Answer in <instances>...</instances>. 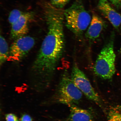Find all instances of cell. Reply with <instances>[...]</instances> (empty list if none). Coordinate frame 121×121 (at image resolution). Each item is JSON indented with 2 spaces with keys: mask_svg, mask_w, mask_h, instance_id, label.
<instances>
[{
  "mask_svg": "<svg viewBox=\"0 0 121 121\" xmlns=\"http://www.w3.org/2000/svg\"><path fill=\"white\" fill-rule=\"evenodd\" d=\"M48 31L31 66V85L43 91L50 85L65 48L64 10L51 4L44 6Z\"/></svg>",
  "mask_w": 121,
  "mask_h": 121,
  "instance_id": "obj_1",
  "label": "cell"
},
{
  "mask_svg": "<svg viewBox=\"0 0 121 121\" xmlns=\"http://www.w3.org/2000/svg\"><path fill=\"white\" fill-rule=\"evenodd\" d=\"M65 26L74 35L81 37L88 27L91 18L82 0H76L64 10Z\"/></svg>",
  "mask_w": 121,
  "mask_h": 121,
  "instance_id": "obj_2",
  "label": "cell"
},
{
  "mask_svg": "<svg viewBox=\"0 0 121 121\" xmlns=\"http://www.w3.org/2000/svg\"><path fill=\"white\" fill-rule=\"evenodd\" d=\"M114 34L104 45L98 54L94 67L95 73L104 80L112 78L116 72L115 62L116 55L114 50Z\"/></svg>",
  "mask_w": 121,
  "mask_h": 121,
  "instance_id": "obj_3",
  "label": "cell"
},
{
  "mask_svg": "<svg viewBox=\"0 0 121 121\" xmlns=\"http://www.w3.org/2000/svg\"><path fill=\"white\" fill-rule=\"evenodd\" d=\"M83 94L76 86L67 72L63 74L54 95V101L69 106L78 104Z\"/></svg>",
  "mask_w": 121,
  "mask_h": 121,
  "instance_id": "obj_4",
  "label": "cell"
},
{
  "mask_svg": "<svg viewBox=\"0 0 121 121\" xmlns=\"http://www.w3.org/2000/svg\"><path fill=\"white\" fill-rule=\"evenodd\" d=\"M72 72L71 78L76 86L88 99L101 107L102 103L100 97L84 73L76 64L73 65Z\"/></svg>",
  "mask_w": 121,
  "mask_h": 121,
  "instance_id": "obj_5",
  "label": "cell"
},
{
  "mask_svg": "<svg viewBox=\"0 0 121 121\" xmlns=\"http://www.w3.org/2000/svg\"><path fill=\"white\" fill-rule=\"evenodd\" d=\"M35 43L34 38L29 36L25 35L15 39L10 48L8 59L16 62H20L26 56Z\"/></svg>",
  "mask_w": 121,
  "mask_h": 121,
  "instance_id": "obj_6",
  "label": "cell"
},
{
  "mask_svg": "<svg viewBox=\"0 0 121 121\" xmlns=\"http://www.w3.org/2000/svg\"><path fill=\"white\" fill-rule=\"evenodd\" d=\"M34 12H24L14 23L11 25V37L15 40L18 38L26 35L29 31L28 24L34 19Z\"/></svg>",
  "mask_w": 121,
  "mask_h": 121,
  "instance_id": "obj_7",
  "label": "cell"
},
{
  "mask_svg": "<svg viewBox=\"0 0 121 121\" xmlns=\"http://www.w3.org/2000/svg\"><path fill=\"white\" fill-rule=\"evenodd\" d=\"M97 9L114 28L118 30L121 26V14L111 6L108 0H99Z\"/></svg>",
  "mask_w": 121,
  "mask_h": 121,
  "instance_id": "obj_8",
  "label": "cell"
},
{
  "mask_svg": "<svg viewBox=\"0 0 121 121\" xmlns=\"http://www.w3.org/2000/svg\"><path fill=\"white\" fill-rule=\"evenodd\" d=\"M106 23L102 18L93 13L91 21L85 34L86 38L90 41H94L98 38L106 27Z\"/></svg>",
  "mask_w": 121,
  "mask_h": 121,
  "instance_id": "obj_9",
  "label": "cell"
},
{
  "mask_svg": "<svg viewBox=\"0 0 121 121\" xmlns=\"http://www.w3.org/2000/svg\"><path fill=\"white\" fill-rule=\"evenodd\" d=\"M68 106L70 113L66 121H93L94 120V115L91 110L80 108L75 105Z\"/></svg>",
  "mask_w": 121,
  "mask_h": 121,
  "instance_id": "obj_10",
  "label": "cell"
},
{
  "mask_svg": "<svg viewBox=\"0 0 121 121\" xmlns=\"http://www.w3.org/2000/svg\"><path fill=\"white\" fill-rule=\"evenodd\" d=\"M0 64L2 65L8 59L9 49L6 41L3 36L0 37Z\"/></svg>",
  "mask_w": 121,
  "mask_h": 121,
  "instance_id": "obj_11",
  "label": "cell"
},
{
  "mask_svg": "<svg viewBox=\"0 0 121 121\" xmlns=\"http://www.w3.org/2000/svg\"><path fill=\"white\" fill-rule=\"evenodd\" d=\"M107 121H121V105L110 108L107 114Z\"/></svg>",
  "mask_w": 121,
  "mask_h": 121,
  "instance_id": "obj_12",
  "label": "cell"
},
{
  "mask_svg": "<svg viewBox=\"0 0 121 121\" xmlns=\"http://www.w3.org/2000/svg\"><path fill=\"white\" fill-rule=\"evenodd\" d=\"M24 13V12L17 9L12 10L10 12L8 17L9 22L10 25H12Z\"/></svg>",
  "mask_w": 121,
  "mask_h": 121,
  "instance_id": "obj_13",
  "label": "cell"
},
{
  "mask_svg": "<svg viewBox=\"0 0 121 121\" xmlns=\"http://www.w3.org/2000/svg\"><path fill=\"white\" fill-rule=\"evenodd\" d=\"M70 0H50L51 4L57 8L62 9Z\"/></svg>",
  "mask_w": 121,
  "mask_h": 121,
  "instance_id": "obj_14",
  "label": "cell"
},
{
  "mask_svg": "<svg viewBox=\"0 0 121 121\" xmlns=\"http://www.w3.org/2000/svg\"><path fill=\"white\" fill-rule=\"evenodd\" d=\"M6 121H20L16 115L13 113H8L5 115Z\"/></svg>",
  "mask_w": 121,
  "mask_h": 121,
  "instance_id": "obj_15",
  "label": "cell"
},
{
  "mask_svg": "<svg viewBox=\"0 0 121 121\" xmlns=\"http://www.w3.org/2000/svg\"><path fill=\"white\" fill-rule=\"evenodd\" d=\"M109 2L116 9H118L121 8V0H108Z\"/></svg>",
  "mask_w": 121,
  "mask_h": 121,
  "instance_id": "obj_16",
  "label": "cell"
},
{
  "mask_svg": "<svg viewBox=\"0 0 121 121\" xmlns=\"http://www.w3.org/2000/svg\"><path fill=\"white\" fill-rule=\"evenodd\" d=\"M20 121H33V119L29 115L24 113L22 115Z\"/></svg>",
  "mask_w": 121,
  "mask_h": 121,
  "instance_id": "obj_17",
  "label": "cell"
}]
</instances>
